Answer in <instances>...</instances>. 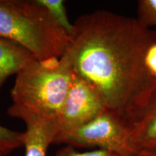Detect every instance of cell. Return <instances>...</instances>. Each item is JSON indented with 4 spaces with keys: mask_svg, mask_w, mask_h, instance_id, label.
I'll return each instance as SVG.
<instances>
[{
    "mask_svg": "<svg viewBox=\"0 0 156 156\" xmlns=\"http://www.w3.org/2000/svg\"><path fill=\"white\" fill-rule=\"evenodd\" d=\"M54 143L75 148H96L118 156H134L140 152L132 139L129 124L109 109L79 127L59 132Z\"/></svg>",
    "mask_w": 156,
    "mask_h": 156,
    "instance_id": "4",
    "label": "cell"
},
{
    "mask_svg": "<svg viewBox=\"0 0 156 156\" xmlns=\"http://www.w3.org/2000/svg\"><path fill=\"white\" fill-rule=\"evenodd\" d=\"M108 109L104 98L90 82L73 71L71 83L58 117L59 132L79 127Z\"/></svg>",
    "mask_w": 156,
    "mask_h": 156,
    "instance_id": "5",
    "label": "cell"
},
{
    "mask_svg": "<svg viewBox=\"0 0 156 156\" xmlns=\"http://www.w3.org/2000/svg\"><path fill=\"white\" fill-rule=\"evenodd\" d=\"M137 19L145 28L156 31V0H140L137 2Z\"/></svg>",
    "mask_w": 156,
    "mask_h": 156,
    "instance_id": "11",
    "label": "cell"
},
{
    "mask_svg": "<svg viewBox=\"0 0 156 156\" xmlns=\"http://www.w3.org/2000/svg\"><path fill=\"white\" fill-rule=\"evenodd\" d=\"M74 28L63 57L99 90L109 110L129 124L156 86L146 67L156 31L107 10L81 15Z\"/></svg>",
    "mask_w": 156,
    "mask_h": 156,
    "instance_id": "1",
    "label": "cell"
},
{
    "mask_svg": "<svg viewBox=\"0 0 156 156\" xmlns=\"http://www.w3.org/2000/svg\"><path fill=\"white\" fill-rule=\"evenodd\" d=\"M73 75L71 65L63 56L44 61L32 58L17 73L10 106L58 121Z\"/></svg>",
    "mask_w": 156,
    "mask_h": 156,
    "instance_id": "3",
    "label": "cell"
},
{
    "mask_svg": "<svg viewBox=\"0 0 156 156\" xmlns=\"http://www.w3.org/2000/svg\"><path fill=\"white\" fill-rule=\"evenodd\" d=\"M146 67L150 75L156 82V41L150 46L146 55Z\"/></svg>",
    "mask_w": 156,
    "mask_h": 156,
    "instance_id": "13",
    "label": "cell"
},
{
    "mask_svg": "<svg viewBox=\"0 0 156 156\" xmlns=\"http://www.w3.org/2000/svg\"><path fill=\"white\" fill-rule=\"evenodd\" d=\"M7 114L22 120L25 156H47L49 146L54 143L60 128L57 120L37 116L32 113L9 106Z\"/></svg>",
    "mask_w": 156,
    "mask_h": 156,
    "instance_id": "6",
    "label": "cell"
},
{
    "mask_svg": "<svg viewBox=\"0 0 156 156\" xmlns=\"http://www.w3.org/2000/svg\"><path fill=\"white\" fill-rule=\"evenodd\" d=\"M46 9L54 20L71 36L74 31V23L69 21L67 9L62 0H36Z\"/></svg>",
    "mask_w": 156,
    "mask_h": 156,
    "instance_id": "9",
    "label": "cell"
},
{
    "mask_svg": "<svg viewBox=\"0 0 156 156\" xmlns=\"http://www.w3.org/2000/svg\"><path fill=\"white\" fill-rule=\"evenodd\" d=\"M34 56L15 43L0 37V92L7 80Z\"/></svg>",
    "mask_w": 156,
    "mask_h": 156,
    "instance_id": "8",
    "label": "cell"
},
{
    "mask_svg": "<svg viewBox=\"0 0 156 156\" xmlns=\"http://www.w3.org/2000/svg\"><path fill=\"white\" fill-rule=\"evenodd\" d=\"M23 147V132L0 124V156H8Z\"/></svg>",
    "mask_w": 156,
    "mask_h": 156,
    "instance_id": "10",
    "label": "cell"
},
{
    "mask_svg": "<svg viewBox=\"0 0 156 156\" xmlns=\"http://www.w3.org/2000/svg\"><path fill=\"white\" fill-rule=\"evenodd\" d=\"M54 156H118L111 152L103 150H94L87 152H80L72 146L66 145L56 152Z\"/></svg>",
    "mask_w": 156,
    "mask_h": 156,
    "instance_id": "12",
    "label": "cell"
},
{
    "mask_svg": "<svg viewBox=\"0 0 156 156\" xmlns=\"http://www.w3.org/2000/svg\"><path fill=\"white\" fill-rule=\"evenodd\" d=\"M134 156H156V150L155 151H142Z\"/></svg>",
    "mask_w": 156,
    "mask_h": 156,
    "instance_id": "14",
    "label": "cell"
},
{
    "mask_svg": "<svg viewBox=\"0 0 156 156\" xmlns=\"http://www.w3.org/2000/svg\"><path fill=\"white\" fill-rule=\"evenodd\" d=\"M0 37L39 61L64 56L71 36L36 0H0Z\"/></svg>",
    "mask_w": 156,
    "mask_h": 156,
    "instance_id": "2",
    "label": "cell"
},
{
    "mask_svg": "<svg viewBox=\"0 0 156 156\" xmlns=\"http://www.w3.org/2000/svg\"><path fill=\"white\" fill-rule=\"evenodd\" d=\"M129 126L138 151L156 150V86Z\"/></svg>",
    "mask_w": 156,
    "mask_h": 156,
    "instance_id": "7",
    "label": "cell"
}]
</instances>
